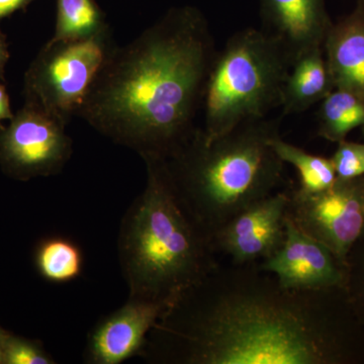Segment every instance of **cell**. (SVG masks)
I'll return each instance as SVG.
<instances>
[{
	"label": "cell",
	"mask_w": 364,
	"mask_h": 364,
	"mask_svg": "<svg viewBox=\"0 0 364 364\" xmlns=\"http://www.w3.org/2000/svg\"><path fill=\"white\" fill-rule=\"evenodd\" d=\"M142 358L161 364L364 363L346 289L294 291L259 263L220 264L158 318Z\"/></svg>",
	"instance_id": "1"
},
{
	"label": "cell",
	"mask_w": 364,
	"mask_h": 364,
	"mask_svg": "<svg viewBox=\"0 0 364 364\" xmlns=\"http://www.w3.org/2000/svg\"><path fill=\"white\" fill-rule=\"evenodd\" d=\"M217 54L205 16L169 9L129 44L112 46L77 116L146 160H167L198 130Z\"/></svg>",
	"instance_id": "2"
},
{
	"label": "cell",
	"mask_w": 364,
	"mask_h": 364,
	"mask_svg": "<svg viewBox=\"0 0 364 364\" xmlns=\"http://www.w3.org/2000/svg\"><path fill=\"white\" fill-rule=\"evenodd\" d=\"M147 181L122 220L119 257L129 299L165 311L221 263L174 193L162 160H146Z\"/></svg>",
	"instance_id": "3"
},
{
	"label": "cell",
	"mask_w": 364,
	"mask_h": 364,
	"mask_svg": "<svg viewBox=\"0 0 364 364\" xmlns=\"http://www.w3.org/2000/svg\"><path fill=\"white\" fill-rule=\"evenodd\" d=\"M280 122H248L210 142L198 128L162 160L182 208L210 242L232 218L284 184L286 163L270 145Z\"/></svg>",
	"instance_id": "4"
},
{
	"label": "cell",
	"mask_w": 364,
	"mask_h": 364,
	"mask_svg": "<svg viewBox=\"0 0 364 364\" xmlns=\"http://www.w3.org/2000/svg\"><path fill=\"white\" fill-rule=\"evenodd\" d=\"M291 66L284 46L264 31L248 28L232 35L208 72L202 105L203 139L210 142L280 107Z\"/></svg>",
	"instance_id": "5"
},
{
	"label": "cell",
	"mask_w": 364,
	"mask_h": 364,
	"mask_svg": "<svg viewBox=\"0 0 364 364\" xmlns=\"http://www.w3.org/2000/svg\"><path fill=\"white\" fill-rule=\"evenodd\" d=\"M112 46L111 35L48 41L23 78L25 104L67 124L77 116Z\"/></svg>",
	"instance_id": "6"
},
{
	"label": "cell",
	"mask_w": 364,
	"mask_h": 364,
	"mask_svg": "<svg viewBox=\"0 0 364 364\" xmlns=\"http://www.w3.org/2000/svg\"><path fill=\"white\" fill-rule=\"evenodd\" d=\"M287 215L301 231L322 242L347 265L364 233V176L342 181L315 195L289 188Z\"/></svg>",
	"instance_id": "7"
},
{
	"label": "cell",
	"mask_w": 364,
	"mask_h": 364,
	"mask_svg": "<svg viewBox=\"0 0 364 364\" xmlns=\"http://www.w3.org/2000/svg\"><path fill=\"white\" fill-rule=\"evenodd\" d=\"M72 152L65 124L30 105H23L7 126L0 127V165L21 181L56 176Z\"/></svg>",
	"instance_id": "8"
},
{
	"label": "cell",
	"mask_w": 364,
	"mask_h": 364,
	"mask_svg": "<svg viewBox=\"0 0 364 364\" xmlns=\"http://www.w3.org/2000/svg\"><path fill=\"white\" fill-rule=\"evenodd\" d=\"M289 191L252 203L232 218L212 238L218 255L233 264L259 262L277 252L286 238Z\"/></svg>",
	"instance_id": "9"
},
{
	"label": "cell",
	"mask_w": 364,
	"mask_h": 364,
	"mask_svg": "<svg viewBox=\"0 0 364 364\" xmlns=\"http://www.w3.org/2000/svg\"><path fill=\"white\" fill-rule=\"evenodd\" d=\"M258 263L286 289H346L347 265L322 242L301 231L287 215L286 238L282 247L269 258Z\"/></svg>",
	"instance_id": "10"
},
{
	"label": "cell",
	"mask_w": 364,
	"mask_h": 364,
	"mask_svg": "<svg viewBox=\"0 0 364 364\" xmlns=\"http://www.w3.org/2000/svg\"><path fill=\"white\" fill-rule=\"evenodd\" d=\"M164 311L155 304L129 299L122 308L100 320L91 331L85 363L121 364L142 356L148 335Z\"/></svg>",
	"instance_id": "11"
},
{
	"label": "cell",
	"mask_w": 364,
	"mask_h": 364,
	"mask_svg": "<svg viewBox=\"0 0 364 364\" xmlns=\"http://www.w3.org/2000/svg\"><path fill=\"white\" fill-rule=\"evenodd\" d=\"M262 30L291 57L324 44L332 23L326 0H258Z\"/></svg>",
	"instance_id": "12"
},
{
	"label": "cell",
	"mask_w": 364,
	"mask_h": 364,
	"mask_svg": "<svg viewBox=\"0 0 364 364\" xmlns=\"http://www.w3.org/2000/svg\"><path fill=\"white\" fill-rule=\"evenodd\" d=\"M326 60L335 88L364 97V6L331 26L324 44Z\"/></svg>",
	"instance_id": "13"
},
{
	"label": "cell",
	"mask_w": 364,
	"mask_h": 364,
	"mask_svg": "<svg viewBox=\"0 0 364 364\" xmlns=\"http://www.w3.org/2000/svg\"><path fill=\"white\" fill-rule=\"evenodd\" d=\"M335 90L322 46L301 52L291 62L282 90V116L306 112Z\"/></svg>",
	"instance_id": "14"
},
{
	"label": "cell",
	"mask_w": 364,
	"mask_h": 364,
	"mask_svg": "<svg viewBox=\"0 0 364 364\" xmlns=\"http://www.w3.org/2000/svg\"><path fill=\"white\" fill-rule=\"evenodd\" d=\"M318 136L339 143L354 129L364 126V97L335 88L322 100L318 112Z\"/></svg>",
	"instance_id": "15"
},
{
	"label": "cell",
	"mask_w": 364,
	"mask_h": 364,
	"mask_svg": "<svg viewBox=\"0 0 364 364\" xmlns=\"http://www.w3.org/2000/svg\"><path fill=\"white\" fill-rule=\"evenodd\" d=\"M272 149L286 164L298 171L301 193L315 195L331 188L337 181L336 172L330 158L311 154L293 144L282 140L279 135L270 140Z\"/></svg>",
	"instance_id": "16"
},
{
	"label": "cell",
	"mask_w": 364,
	"mask_h": 364,
	"mask_svg": "<svg viewBox=\"0 0 364 364\" xmlns=\"http://www.w3.org/2000/svg\"><path fill=\"white\" fill-rule=\"evenodd\" d=\"M56 9L52 42L88 39L109 33L104 11L95 0H57Z\"/></svg>",
	"instance_id": "17"
},
{
	"label": "cell",
	"mask_w": 364,
	"mask_h": 364,
	"mask_svg": "<svg viewBox=\"0 0 364 364\" xmlns=\"http://www.w3.org/2000/svg\"><path fill=\"white\" fill-rule=\"evenodd\" d=\"M36 267L41 277L48 282L54 284L73 282L82 272V251L70 239L51 237L38 246Z\"/></svg>",
	"instance_id": "18"
},
{
	"label": "cell",
	"mask_w": 364,
	"mask_h": 364,
	"mask_svg": "<svg viewBox=\"0 0 364 364\" xmlns=\"http://www.w3.org/2000/svg\"><path fill=\"white\" fill-rule=\"evenodd\" d=\"M346 293L355 312L364 320V233L347 257Z\"/></svg>",
	"instance_id": "19"
},
{
	"label": "cell",
	"mask_w": 364,
	"mask_h": 364,
	"mask_svg": "<svg viewBox=\"0 0 364 364\" xmlns=\"http://www.w3.org/2000/svg\"><path fill=\"white\" fill-rule=\"evenodd\" d=\"M4 363L55 364V359L39 342L32 341L7 333L4 343Z\"/></svg>",
	"instance_id": "20"
},
{
	"label": "cell",
	"mask_w": 364,
	"mask_h": 364,
	"mask_svg": "<svg viewBox=\"0 0 364 364\" xmlns=\"http://www.w3.org/2000/svg\"><path fill=\"white\" fill-rule=\"evenodd\" d=\"M330 159L337 179L348 181L364 176V143L341 141Z\"/></svg>",
	"instance_id": "21"
},
{
	"label": "cell",
	"mask_w": 364,
	"mask_h": 364,
	"mask_svg": "<svg viewBox=\"0 0 364 364\" xmlns=\"http://www.w3.org/2000/svg\"><path fill=\"white\" fill-rule=\"evenodd\" d=\"M33 1L35 0H0V20L18 9H23Z\"/></svg>",
	"instance_id": "22"
},
{
	"label": "cell",
	"mask_w": 364,
	"mask_h": 364,
	"mask_svg": "<svg viewBox=\"0 0 364 364\" xmlns=\"http://www.w3.org/2000/svg\"><path fill=\"white\" fill-rule=\"evenodd\" d=\"M11 102L6 86L0 85V122L13 119Z\"/></svg>",
	"instance_id": "23"
},
{
	"label": "cell",
	"mask_w": 364,
	"mask_h": 364,
	"mask_svg": "<svg viewBox=\"0 0 364 364\" xmlns=\"http://www.w3.org/2000/svg\"><path fill=\"white\" fill-rule=\"evenodd\" d=\"M9 59V46H7L6 37L0 30V79L4 80V71Z\"/></svg>",
	"instance_id": "24"
},
{
	"label": "cell",
	"mask_w": 364,
	"mask_h": 364,
	"mask_svg": "<svg viewBox=\"0 0 364 364\" xmlns=\"http://www.w3.org/2000/svg\"><path fill=\"white\" fill-rule=\"evenodd\" d=\"M7 333L0 329V363H4V343H6Z\"/></svg>",
	"instance_id": "25"
},
{
	"label": "cell",
	"mask_w": 364,
	"mask_h": 364,
	"mask_svg": "<svg viewBox=\"0 0 364 364\" xmlns=\"http://www.w3.org/2000/svg\"><path fill=\"white\" fill-rule=\"evenodd\" d=\"M360 2H361V4H363V6H364V0H360Z\"/></svg>",
	"instance_id": "26"
},
{
	"label": "cell",
	"mask_w": 364,
	"mask_h": 364,
	"mask_svg": "<svg viewBox=\"0 0 364 364\" xmlns=\"http://www.w3.org/2000/svg\"><path fill=\"white\" fill-rule=\"evenodd\" d=\"M363 135H364V126L363 127Z\"/></svg>",
	"instance_id": "27"
},
{
	"label": "cell",
	"mask_w": 364,
	"mask_h": 364,
	"mask_svg": "<svg viewBox=\"0 0 364 364\" xmlns=\"http://www.w3.org/2000/svg\"><path fill=\"white\" fill-rule=\"evenodd\" d=\"M363 323H364V320H363Z\"/></svg>",
	"instance_id": "28"
}]
</instances>
